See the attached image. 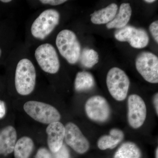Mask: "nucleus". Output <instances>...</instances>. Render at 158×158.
<instances>
[{
  "instance_id": "f257e3e1",
  "label": "nucleus",
  "mask_w": 158,
  "mask_h": 158,
  "mask_svg": "<svg viewBox=\"0 0 158 158\" xmlns=\"http://www.w3.org/2000/svg\"><path fill=\"white\" fill-rule=\"evenodd\" d=\"M35 67L28 59H23L18 62L15 70V83L18 93L28 95L34 91L36 85Z\"/></svg>"
},
{
  "instance_id": "f03ea898",
  "label": "nucleus",
  "mask_w": 158,
  "mask_h": 158,
  "mask_svg": "<svg viewBox=\"0 0 158 158\" xmlns=\"http://www.w3.org/2000/svg\"><path fill=\"white\" fill-rule=\"evenodd\" d=\"M56 44L59 53L71 64L76 63L81 56V45L75 34L72 31L64 30L58 34Z\"/></svg>"
},
{
  "instance_id": "7ed1b4c3",
  "label": "nucleus",
  "mask_w": 158,
  "mask_h": 158,
  "mask_svg": "<svg viewBox=\"0 0 158 158\" xmlns=\"http://www.w3.org/2000/svg\"><path fill=\"white\" fill-rule=\"evenodd\" d=\"M129 79L124 71L118 67H113L108 72L106 85L108 90L117 101H123L127 97L129 89Z\"/></svg>"
},
{
  "instance_id": "20e7f679",
  "label": "nucleus",
  "mask_w": 158,
  "mask_h": 158,
  "mask_svg": "<svg viewBox=\"0 0 158 158\" xmlns=\"http://www.w3.org/2000/svg\"><path fill=\"white\" fill-rule=\"evenodd\" d=\"M23 108L31 118L44 124H49L59 122L61 119V115L58 110L45 103L30 101L24 105Z\"/></svg>"
},
{
  "instance_id": "39448f33",
  "label": "nucleus",
  "mask_w": 158,
  "mask_h": 158,
  "mask_svg": "<svg viewBox=\"0 0 158 158\" xmlns=\"http://www.w3.org/2000/svg\"><path fill=\"white\" fill-rule=\"evenodd\" d=\"M60 19L59 12L53 9L43 11L32 24L31 34L35 38L45 39L53 31Z\"/></svg>"
},
{
  "instance_id": "423d86ee",
  "label": "nucleus",
  "mask_w": 158,
  "mask_h": 158,
  "mask_svg": "<svg viewBox=\"0 0 158 158\" xmlns=\"http://www.w3.org/2000/svg\"><path fill=\"white\" fill-rule=\"evenodd\" d=\"M136 69L143 78L149 83L158 82V58L150 52H144L136 59Z\"/></svg>"
},
{
  "instance_id": "0eeeda50",
  "label": "nucleus",
  "mask_w": 158,
  "mask_h": 158,
  "mask_svg": "<svg viewBox=\"0 0 158 158\" xmlns=\"http://www.w3.org/2000/svg\"><path fill=\"white\" fill-rule=\"evenodd\" d=\"M35 58L44 71L55 74L59 71L60 62L56 49L52 44L46 43L39 46L35 51Z\"/></svg>"
},
{
  "instance_id": "6e6552de",
  "label": "nucleus",
  "mask_w": 158,
  "mask_h": 158,
  "mask_svg": "<svg viewBox=\"0 0 158 158\" xmlns=\"http://www.w3.org/2000/svg\"><path fill=\"white\" fill-rule=\"evenodd\" d=\"M116 40L121 42H127L134 48L141 49L147 46L149 43L148 34L143 29L126 26L118 29L115 33Z\"/></svg>"
},
{
  "instance_id": "1a4fd4ad",
  "label": "nucleus",
  "mask_w": 158,
  "mask_h": 158,
  "mask_svg": "<svg viewBox=\"0 0 158 158\" xmlns=\"http://www.w3.org/2000/svg\"><path fill=\"white\" fill-rule=\"evenodd\" d=\"M85 110L88 118L97 122L106 121L111 114V109L107 101L100 95H95L88 99L85 103Z\"/></svg>"
},
{
  "instance_id": "9d476101",
  "label": "nucleus",
  "mask_w": 158,
  "mask_h": 158,
  "mask_svg": "<svg viewBox=\"0 0 158 158\" xmlns=\"http://www.w3.org/2000/svg\"><path fill=\"white\" fill-rule=\"evenodd\" d=\"M127 106L129 124L133 128H139L144 124L147 116L144 101L137 94H131L128 98Z\"/></svg>"
},
{
  "instance_id": "9b49d317",
  "label": "nucleus",
  "mask_w": 158,
  "mask_h": 158,
  "mask_svg": "<svg viewBox=\"0 0 158 158\" xmlns=\"http://www.w3.org/2000/svg\"><path fill=\"white\" fill-rule=\"evenodd\" d=\"M65 142L78 153H85L90 148V143L77 126L69 122L65 127Z\"/></svg>"
},
{
  "instance_id": "f8f14e48",
  "label": "nucleus",
  "mask_w": 158,
  "mask_h": 158,
  "mask_svg": "<svg viewBox=\"0 0 158 158\" xmlns=\"http://www.w3.org/2000/svg\"><path fill=\"white\" fill-rule=\"evenodd\" d=\"M48 135V144L52 153H55L60 149L63 144L65 138V126L60 122L49 124L46 128Z\"/></svg>"
},
{
  "instance_id": "ddd939ff",
  "label": "nucleus",
  "mask_w": 158,
  "mask_h": 158,
  "mask_svg": "<svg viewBox=\"0 0 158 158\" xmlns=\"http://www.w3.org/2000/svg\"><path fill=\"white\" fill-rule=\"evenodd\" d=\"M17 133L13 127H6L0 132V154L7 155L14 151Z\"/></svg>"
},
{
  "instance_id": "4468645a",
  "label": "nucleus",
  "mask_w": 158,
  "mask_h": 158,
  "mask_svg": "<svg viewBox=\"0 0 158 158\" xmlns=\"http://www.w3.org/2000/svg\"><path fill=\"white\" fill-rule=\"evenodd\" d=\"M124 133L119 129L113 128L110 130V135H104L99 138L98 147L102 150L113 149L123 140Z\"/></svg>"
},
{
  "instance_id": "2eb2a0df",
  "label": "nucleus",
  "mask_w": 158,
  "mask_h": 158,
  "mask_svg": "<svg viewBox=\"0 0 158 158\" xmlns=\"http://www.w3.org/2000/svg\"><path fill=\"white\" fill-rule=\"evenodd\" d=\"M132 9L129 3H123L119 8L118 13L113 20L106 24L108 29H121L127 25L131 19Z\"/></svg>"
},
{
  "instance_id": "dca6fc26",
  "label": "nucleus",
  "mask_w": 158,
  "mask_h": 158,
  "mask_svg": "<svg viewBox=\"0 0 158 158\" xmlns=\"http://www.w3.org/2000/svg\"><path fill=\"white\" fill-rule=\"evenodd\" d=\"M117 5L112 3L106 8L94 11L91 14L90 20L94 24H107L113 20L117 14Z\"/></svg>"
},
{
  "instance_id": "f3484780",
  "label": "nucleus",
  "mask_w": 158,
  "mask_h": 158,
  "mask_svg": "<svg viewBox=\"0 0 158 158\" xmlns=\"http://www.w3.org/2000/svg\"><path fill=\"white\" fill-rule=\"evenodd\" d=\"M34 141L27 136L19 138L14 149L15 158H29L34 148Z\"/></svg>"
},
{
  "instance_id": "a211bd4d",
  "label": "nucleus",
  "mask_w": 158,
  "mask_h": 158,
  "mask_svg": "<svg viewBox=\"0 0 158 158\" xmlns=\"http://www.w3.org/2000/svg\"><path fill=\"white\" fill-rule=\"evenodd\" d=\"M94 85V78L90 73L81 71L77 73L75 80L74 88L77 92H84L91 90Z\"/></svg>"
},
{
  "instance_id": "6ab92c4d",
  "label": "nucleus",
  "mask_w": 158,
  "mask_h": 158,
  "mask_svg": "<svg viewBox=\"0 0 158 158\" xmlns=\"http://www.w3.org/2000/svg\"><path fill=\"white\" fill-rule=\"evenodd\" d=\"M140 148L134 142L127 141L123 143L114 155V158H141Z\"/></svg>"
},
{
  "instance_id": "aec40b11",
  "label": "nucleus",
  "mask_w": 158,
  "mask_h": 158,
  "mask_svg": "<svg viewBox=\"0 0 158 158\" xmlns=\"http://www.w3.org/2000/svg\"><path fill=\"white\" fill-rule=\"evenodd\" d=\"M79 59L84 67L91 68L98 63V54L97 52L92 49L85 48L81 52Z\"/></svg>"
},
{
  "instance_id": "412c9836",
  "label": "nucleus",
  "mask_w": 158,
  "mask_h": 158,
  "mask_svg": "<svg viewBox=\"0 0 158 158\" xmlns=\"http://www.w3.org/2000/svg\"><path fill=\"white\" fill-rule=\"evenodd\" d=\"M52 153L53 158H69L70 157L69 151L64 144L58 151Z\"/></svg>"
},
{
  "instance_id": "4be33fe9",
  "label": "nucleus",
  "mask_w": 158,
  "mask_h": 158,
  "mask_svg": "<svg viewBox=\"0 0 158 158\" xmlns=\"http://www.w3.org/2000/svg\"><path fill=\"white\" fill-rule=\"evenodd\" d=\"M151 34L157 43H158V21H155L151 24L149 27Z\"/></svg>"
},
{
  "instance_id": "5701e85b",
  "label": "nucleus",
  "mask_w": 158,
  "mask_h": 158,
  "mask_svg": "<svg viewBox=\"0 0 158 158\" xmlns=\"http://www.w3.org/2000/svg\"><path fill=\"white\" fill-rule=\"evenodd\" d=\"M35 158H52V155L48 150L45 148H41L38 149Z\"/></svg>"
},
{
  "instance_id": "b1692460",
  "label": "nucleus",
  "mask_w": 158,
  "mask_h": 158,
  "mask_svg": "<svg viewBox=\"0 0 158 158\" xmlns=\"http://www.w3.org/2000/svg\"><path fill=\"white\" fill-rule=\"evenodd\" d=\"M67 2L65 0H41L40 2L44 4H48L52 6H58Z\"/></svg>"
},
{
  "instance_id": "393cba45",
  "label": "nucleus",
  "mask_w": 158,
  "mask_h": 158,
  "mask_svg": "<svg viewBox=\"0 0 158 158\" xmlns=\"http://www.w3.org/2000/svg\"><path fill=\"white\" fill-rule=\"evenodd\" d=\"M6 110L5 103L0 100V118H2L6 115Z\"/></svg>"
},
{
  "instance_id": "a878e982",
  "label": "nucleus",
  "mask_w": 158,
  "mask_h": 158,
  "mask_svg": "<svg viewBox=\"0 0 158 158\" xmlns=\"http://www.w3.org/2000/svg\"><path fill=\"white\" fill-rule=\"evenodd\" d=\"M153 103L157 115L158 114V94L156 93L153 98Z\"/></svg>"
},
{
  "instance_id": "bb28decb",
  "label": "nucleus",
  "mask_w": 158,
  "mask_h": 158,
  "mask_svg": "<svg viewBox=\"0 0 158 158\" xmlns=\"http://www.w3.org/2000/svg\"><path fill=\"white\" fill-rule=\"evenodd\" d=\"M144 2H146V3H152L155 2L156 1H154V0H146V1H144Z\"/></svg>"
},
{
  "instance_id": "cd10ccee",
  "label": "nucleus",
  "mask_w": 158,
  "mask_h": 158,
  "mask_svg": "<svg viewBox=\"0 0 158 158\" xmlns=\"http://www.w3.org/2000/svg\"><path fill=\"white\" fill-rule=\"evenodd\" d=\"M155 158H158V147L156 149V150Z\"/></svg>"
},
{
  "instance_id": "c85d7f7f",
  "label": "nucleus",
  "mask_w": 158,
  "mask_h": 158,
  "mask_svg": "<svg viewBox=\"0 0 158 158\" xmlns=\"http://www.w3.org/2000/svg\"><path fill=\"white\" fill-rule=\"evenodd\" d=\"M1 2L4 3H9L11 2V0H2Z\"/></svg>"
},
{
  "instance_id": "c756f323",
  "label": "nucleus",
  "mask_w": 158,
  "mask_h": 158,
  "mask_svg": "<svg viewBox=\"0 0 158 158\" xmlns=\"http://www.w3.org/2000/svg\"><path fill=\"white\" fill-rule=\"evenodd\" d=\"M1 54H2V50H1V49H0V57H1Z\"/></svg>"
}]
</instances>
